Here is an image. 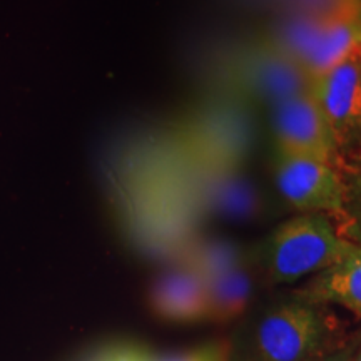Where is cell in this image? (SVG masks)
Masks as SVG:
<instances>
[{
    "instance_id": "obj_1",
    "label": "cell",
    "mask_w": 361,
    "mask_h": 361,
    "mask_svg": "<svg viewBox=\"0 0 361 361\" xmlns=\"http://www.w3.org/2000/svg\"><path fill=\"white\" fill-rule=\"evenodd\" d=\"M345 345L328 306L295 300L271 306L229 345V361H319Z\"/></svg>"
},
{
    "instance_id": "obj_2",
    "label": "cell",
    "mask_w": 361,
    "mask_h": 361,
    "mask_svg": "<svg viewBox=\"0 0 361 361\" xmlns=\"http://www.w3.org/2000/svg\"><path fill=\"white\" fill-rule=\"evenodd\" d=\"M351 245L329 216L301 213L276 226L259 243L256 263L269 283L288 284L326 269Z\"/></svg>"
},
{
    "instance_id": "obj_3",
    "label": "cell",
    "mask_w": 361,
    "mask_h": 361,
    "mask_svg": "<svg viewBox=\"0 0 361 361\" xmlns=\"http://www.w3.org/2000/svg\"><path fill=\"white\" fill-rule=\"evenodd\" d=\"M274 174L281 196L298 211L340 218L345 191L338 166L276 149Z\"/></svg>"
},
{
    "instance_id": "obj_4",
    "label": "cell",
    "mask_w": 361,
    "mask_h": 361,
    "mask_svg": "<svg viewBox=\"0 0 361 361\" xmlns=\"http://www.w3.org/2000/svg\"><path fill=\"white\" fill-rule=\"evenodd\" d=\"M310 92L328 121L340 154L361 149V51L311 80Z\"/></svg>"
},
{
    "instance_id": "obj_5",
    "label": "cell",
    "mask_w": 361,
    "mask_h": 361,
    "mask_svg": "<svg viewBox=\"0 0 361 361\" xmlns=\"http://www.w3.org/2000/svg\"><path fill=\"white\" fill-rule=\"evenodd\" d=\"M276 149L338 166L341 159L335 135L311 92L293 96L273 106Z\"/></svg>"
},
{
    "instance_id": "obj_6",
    "label": "cell",
    "mask_w": 361,
    "mask_h": 361,
    "mask_svg": "<svg viewBox=\"0 0 361 361\" xmlns=\"http://www.w3.org/2000/svg\"><path fill=\"white\" fill-rule=\"evenodd\" d=\"M238 75L245 89L274 104L310 92L311 79L296 62L273 45L252 47L239 61Z\"/></svg>"
},
{
    "instance_id": "obj_7",
    "label": "cell",
    "mask_w": 361,
    "mask_h": 361,
    "mask_svg": "<svg viewBox=\"0 0 361 361\" xmlns=\"http://www.w3.org/2000/svg\"><path fill=\"white\" fill-rule=\"evenodd\" d=\"M152 310L159 318L178 324L209 319V296L201 274L186 261L157 279L151 293Z\"/></svg>"
},
{
    "instance_id": "obj_8",
    "label": "cell",
    "mask_w": 361,
    "mask_h": 361,
    "mask_svg": "<svg viewBox=\"0 0 361 361\" xmlns=\"http://www.w3.org/2000/svg\"><path fill=\"white\" fill-rule=\"evenodd\" d=\"M295 296L316 305L340 306L361 318V246L351 245L336 263L314 274Z\"/></svg>"
},
{
    "instance_id": "obj_9",
    "label": "cell",
    "mask_w": 361,
    "mask_h": 361,
    "mask_svg": "<svg viewBox=\"0 0 361 361\" xmlns=\"http://www.w3.org/2000/svg\"><path fill=\"white\" fill-rule=\"evenodd\" d=\"M209 296L211 322H231L245 313L251 300V279L245 266L239 264L231 269L204 279Z\"/></svg>"
},
{
    "instance_id": "obj_10",
    "label": "cell",
    "mask_w": 361,
    "mask_h": 361,
    "mask_svg": "<svg viewBox=\"0 0 361 361\" xmlns=\"http://www.w3.org/2000/svg\"><path fill=\"white\" fill-rule=\"evenodd\" d=\"M343 180V211L335 221L338 233L346 241L361 246V149L341 156L338 162Z\"/></svg>"
},
{
    "instance_id": "obj_11",
    "label": "cell",
    "mask_w": 361,
    "mask_h": 361,
    "mask_svg": "<svg viewBox=\"0 0 361 361\" xmlns=\"http://www.w3.org/2000/svg\"><path fill=\"white\" fill-rule=\"evenodd\" d=\"M186 263L191 264L201 274L202 279H207L226 269L243 264V259L241 252L233 243L213 239V241H204L194 247Z\"/></svg>"
},
{
    "instance_id": "obj_12",
    "label": "cell",
    "mask_w": 361,
    "mask_h": 361,
    "mask_svg": "<svg viewBox=\"0 0 361 361\" xmlns=\"http://www.w3.org/2000/svg\"><path fill=\"white\" fill-rule=\"evenodd\" d=\"M161 361H229V345L223 341L207 343L200 348L183 351Z\"/></svg>"
},
{
    "instance_id": "obj_13",
    "label": "cell",
    "mask_w": 361,
    "mask_h": 361,
    "mask_svg": "<svg viewBox=\"0 0 361 361\" xmlns=\"http://www.w3.org/2000/svg\"><path fill=\"white\" fill-rule=\"evenodd\" d=\"M355 355H356L355 343H345V345H341L340 348L333 351V353L326 355L319 361H355Z\"/></svg>"
},
{
    "instance_id": "obj_14",
    "label": "cell",
    "mask_w": 361,
    "mask_h": 361,
    "mask_svg": "<svg viewBox=\"0 0 361 361\" xmlns=\"http://www.w3.org/2000/svg\"><path fill=\"white\" fill-rule=\"evenodd\" d=\"M355 361H361V348L356 350V355H355Z\"/></svg>"
},
{
    "instance_id": "obj_15",
    "label": "cell",
    "mask_w": 361,
    "mask_h": 361,
    "mask_svg": "<svg viewBox=\"0 0 361 361\" xmlns=\"http://www.w3.org/2000/svg\"><path fill=\"white\" fill-rule=\"evenodd\" d=\"M356 4H358V6L361 7V0H356Z\"/></svg>"
}]
</instances>
